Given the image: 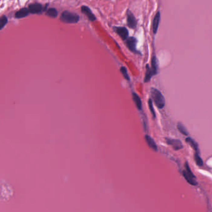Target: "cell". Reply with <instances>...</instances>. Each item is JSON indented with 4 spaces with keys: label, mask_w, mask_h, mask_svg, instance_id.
<instances>
[{
    "label": "cell",
    "mask_w": 212,
    "mask_h": 212,
    "mask_svg": "<svg viewBox=\"0 0 212 212\" xmlns=\"http://www.w3.org/2000/svg\"><path fill=\"white\" fill-rule=\"evenodd\" d=\"M151 94L153 102L159 109H163L165 106V98L162 94L155 88H151Z\"/></svg>",
    "instance_id": "obj_1"
},
{
    "label": "cell",
    "mask_w": 212,
    "mask_h": 212,
    "mask_svg": "<svg viewBox=\"0 0 212 212\" xmlns=\"http://www.w3.org/2000/svg\"><path fill=\"white\" fill-rule=\"evenodd\" d=\"M60 19L66 24H76L79 21L80 16L69 11H64L60 16Z\"/></svg>",
    "instance_id": "obj_2"
},
{
    "label": "cell",
    "mask_w": 212,
    "mask_h": 212,
    "mask_svg": "<svg viewBox=\"0 0 212 212\" xmlns=\"http://www.w3.org/2000/svg\"><path fill=\"white\" fill-rule=\"evenodd\" d=\"M185 170L183 171L184 177L189 184H191L193 185H195L197 184V182L195 181V177L193 172L191 171V169H190V167L187 162H185Z\"/></svg>",
    "instance_id": "obj_3"
},
{
    "label": "cell",
    "mask_w": 212,
    "mask_h": 212,
    "mask_svg": "<svg viewBox=\"0 0 212 212\" xmlns=\"http://www.w3.org/2000/svg\"><path fill=\"white\" fill-rule=\"evenodd\" d=\"M126 23L130 29H135L137 27L138 21L130 9H128L126 11Z\"/></svg>",
    "instance_id": "obj_4"
},
{
    "label": "cell",
    "mask_w": 212,
    "mask_h": 212,
    "mask_svg": "<svg viewBox=\"0 0 212 212\" xmlns=\"http://www.w3.org/2000/svg\"><path fill=\"white\" fill-rule=\"evenodd\" d=\"M113 29L122 40L125 41L129 37V31L126 27L122 26H113Z\"/></svg>",
    "instance_id": "obj_5"
},
{
    "label": "cell",
    "mask_w": 212,
    "mask_h": 212,
    "mask_svg": "<svg viewBox=\"0 0 212 212\" xmlns=\"http://www.w3.org/2000/svg\"><path fill=\"white\" fill-rule=\"evenodd\" d=\"M137 42L138 40L136 39V38H135V37H128V39L125 40V43L127 47L128 48V49L133 52V53H138V52L136 49V46H137Z\"/></svg>",
    "instance_id": "obj_6"
},
{
    "label": "cell",
    "mask_w": 212,
    "mask_h": 212,
    "mask_svg": "<svg viewBox=\"0 0 212 212\" xmlns=\"http://www.w3.org/2000/svg\"><path fill=\"white\" fill-rule=\"evenodd\" d=\"M28 10L29 13L32 14H41L43 12L44 7L40 3H32L29 5L28 6Z\"/></svg>",
    "instance_id": "obj_7"
},
{
    "label": "cell",
    "mask_w": 212,
    "mask_h": 212,
    "mask_svg": "<svg viewBox=\"0 0 212 212\" xmlns=\"http://www.w3.org/2000/svg\"><path fill=\"white\" fill-rule=\"evenodd\" d=\"M81 12L88 17L89 21L93 22L96 20V17L95 16V14L93 13L92 9L87 6H85V5L82 6Z\"/></svg>",
    "instance_id": "obj_8"
},
{
    "label": "cell",
    "mask_w": 212,
    "mask_h": 212,
    "mask_svg": "<svg viewBox=\"0 0 212 212\" xmlns=\"http://www.w3.org/2000/svg\"><path fill=\"white\" fill-rule=\"evenodd\" d=\"M167 143L171 146L175 150H180L183 148V145L180 140L173 139V138H166Z\"/></svg>",
    "instance_id": "obj_9"
},
{
    "label": "cell",
    "mask_w": 212,
    "mask_h": 212,
    "mask_svg": "<svg viewBox=\"0 0 212 212\" xmlns=\"http://www.w3.org/2000/svg\"><path fill=\"white\" fill-rule=\"evenodd\" d=\"M160 21H161V13H160V11H158V13L155 14L152 20V32L154 33V34H156V33H157L158 30Z\"/></svg>",
    "instance_id": "obj_10"
},
{
    "label": "cell",
    "mask_w": 212,
    "mask_h": 212,
    "mask_svg": "<svg viewBox=\"0 0 212 212\" xmlns=\"http://www.w3.org/2000/svg\"><path fill=\"white\" fill-rule=\"evenodd\" d=\"M29 14V10L27 8H23L19 11H18L15 14V17L17 19H21V18H24L26 16H28Z\"/></svg>",
    "instance_id": "obj_11"
},
{
    "label": "cell",
    "mask_w": 212,
    "mask_h": 212,
    "mask_svg": "<svg viewBox=\"0 0 212 212\" xmlns=\"http://www.w3.org/2000/svg\"><path fill=\"white\" fill-rule=\"evenodd\" d=\"M145 140H146V142L148 144L149 148H151V149H152L155 151H158L157 144H156L154 140L150 136H149L148 135L145 136Z\"/></svg>",
    "instance_id": "obj_12"
},
{
    "label": "cell",
    "mask_w": 212,
    "mask_h": 212,
    "mask_svg": "<svg viewBox=\"0 0 212 212\" xmlns=\"http://www.w3.org/2000/svg\"><path fill=\"white\" fill-rule=\"evenodd\" d=\"M132 99L134 100V102H135V104H136V107L139 110H142V102H141V100L140 99V97H139V96L135 93H133L132 94Z\"/></svg>",
    "instance_id": "obj_13"
},
{
    "label": "cell",
    "mask_w": 212,
    "mask_h": 212,
    "mask_svg": "<svg viewBox=\"0 0 212 212\" xmlns=\"http://www.w3.org/2000/svg\"><path fill=\"white\" fill-rule=\"evenodd\" d=\"M151 70L153 76L158 74V62H157V59H156V57L155 56H153L152 57Z\"/></svg>",
    "instance_id": "obj_14"
},
{
    "label": "cell",
    "mask_w": 212,
    "mask_h": 212,
    "mask_svg": "<svg viewBox=\"0 0 212 212\" xmlns=\"http://www.w3.org/2000/svg\"><path fill=\"white\" fill-rule=\"evenodd\" d=\"M185 141L187 143H188L192 147V148H194V150L195 151V152L199 153V150H198V143L192 138L191 137H187L185 139Z\"/></svg>",
    "instance_id": "obj_15"
},
{
    "label": "cell",
    "mask_w": 212,
    "mask_h": 212,
    "mask_svg": "<svg viewBox=\"0 0 212 212\" xmlns=\"http://www.w3.org/2000/svg\"><path fill=\"white\" fill-rule=\"evenodd\" d=\"M146 74H145V78H144V82L147 83L150 81L151 78L153 76V74L151 70V68L148 65H146Z\"/></svg>",
    "instance_id": "obj_16"
},
{
    "label": "cell",
    "mask_w": 212,
    "mask_h": 212,
    "mask_svg": "<svg viewBox=\"0 0 212 212\" xmlns=\"http://www.w3.org/2000/svg\"><path fill=\"white\" fill-rule=\"evenodd\" d=\"M177 128L182 134H183L184 135H185V136H188L189 135V133H188L187 130L186 129L184 125V124H182V123H181V122L178 123V124H177Z\"/></svg>",
    "instance_id": "obj_17"
},
{
    "label": "cell",
    "mask_w": 212,
    "mask_h": 212,
    "mask_svg": "<svg viewBox=\"0 0 212 212\" xmlns=\"http://www.w3.org/2000/svg\"><path fill=\"white\" fill-rule=\"evenodd\" d=\"M46 15L51 17H52V18H55V17H56L58 15V12H57V9H55V8H49L47 11V12H46Z\"/></svg>",
    "instance_id": "obj_18"
},
{
    "label": "cell",
    "mask_w": 212,
    "mask_h": 212,
    "mask_svg": "<svg viewBox=\"0 0 212 212\" xmlns=\"http://www.w3.org/2000/svg\"><path fill=\"white\" fill-rule=\"evenodd\" d=\"M194 158H195V161L196 162V164L198 166H202L204 164L202 159L201 158V157L199 155V153L195 152V156H194Z\"/></svg>",
    "instance_id": "obj_19"
},
{
    "label": "cell",
    "mask_w": 212,
    "mask_h": 212,
    "mask_svg": "<svg viewBox=\"0 0 212 212\" xmlns=\"http://www.w3.org/2000/svg\"><path fill=\"white\" fill-rule=\"evenodd\" d=\"M8 23V18L6 16L3 15L0 17V30H2Z\"/></svg>",
    "instance_id": "obj_20"
},
{
    "label": "cell",
    "mask_w": 212,
    "mask_h": 212,
    "mask_svg": "<svg viewBox=\"0 0 212 212\" xmlns=\"http://www.w3.org/2000/svg\"><path fill=\"white\" fill-rule=\"evenodd\" d=\"M120 71H121V74H122V76H124V78H125V79H126V80H128V81H129V80H130V78H129V74H128V71H127V69L125 68V66H121V67Z\"/></svg>",
    "instance_id": "obj_21"
},
{
    "label": "cell",
    "mask_w": 212,
    "mask_h": 212,
    "mask_svg": "<svg viewBox=\"0 0 212 212\" xmlns=\"http://www.w3.org/2000/svg\"><path fill=\"white\" fill-rule=\"evenodd\" d=\"M148 105H149V109L151 110V112L153 117L155 118V111H154V107H153L152 100L151 99H149V100H148Z\"/></svg>",
    "instance_id": "obj_22"
}]
</instances>
